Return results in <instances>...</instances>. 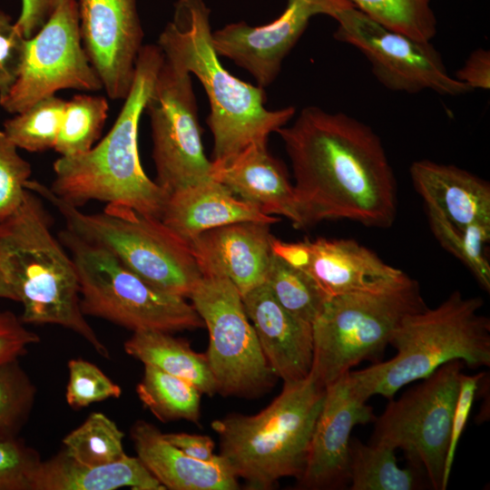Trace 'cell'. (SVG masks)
<instances>
[{
    "label": "cell",
    "instance_id": "1",
    "mask_svg": "<svg viewBox=\"0 0 490 490\" xmlns=\"http://www.w3.org/2000/svg\"><path fill=\"white\" fill-rule=\"evenodd\" d=\"M276 132L291 162L301 229L328 220L392 226L396 179L371 127L344 113L311 105Z\"/></svg>",
    "mask_w": 490,
    "mask_h": 490
},
{
    "label": "cell",
    "instance_id": "2",
    "mask_svg": "<svg viewBox=\"0 0 490 490\" xmlns=\"http://www.w3.org/2000/svg\"><path fill=\"white\" fill-rule=\"evenodd\" d=\"M212 32L211 10L203 0H178L157 45L168 63L201 82L211 108L207 124L213 137L212 168H220L249 146L268 143L270 133L293 118L295 108L268 110L263 87L240 80L222 66Z\"/></svg>",
    "mask_w": 490,
    "mask_h": 490
},
{
    "label": "cell",
    "instance_id": "3",
    "mask_svg": "<svg viewBox=\"0 0 490 490\" xmlns=\"http://www.w3.org/2000/svg\"><path fill=\"white\" fill-rule=\"evenodd\" d=\"M163 54L157 44L139 54L132 85L106 136L88 152L53 165L49 187L60 199L80 207L90 201L126 207L161 220L169 193L144 172L138 152V129Z\"/></svg>",
    "mask_w": 490,
    "mask_h": 490
},
{
    "label": "cell",
    "instance_id": "4",
    "mask_svg": "<svg viewBox=\"0 0 490 490\" xmlns=\"http://www.w3.org/2000/svg\"><path fill=\"white\" fill-rule=\"evenodd\" d=\"M0 257L16 301L22 304L20 318L24 324L70 329L101 357L110 358L109 349L82 311L74 262L52 234L50 217L39 196L29 190L17 211L5 221Z\"/></svg>",
    "mask_w": 490,
    "mask_h": 490
},
{
    "label": "cell",
    "instance_id": "5",
    "mask_svg": "<svg viewBox=\"0 0 490 490\" xmlns=\"http://www.w3.org/2000/svg\"><path fill=\"white\" fill-rule=\"evenodd\" d=\"M479 297L458 290L434 309L407 315L395 329L389 345L397 354L348 376L360 396L392 399L404 386L424 379L455 359L470 368L490 365V320L480 313Z\"/></svg>",
    "mask_w": 490,
    "mask_h": 490
},
{
    "label": "cell",
    "instance_id": "6",
    "mask_svg": "<svg viewBox=\"0 0 490 490\" xmlns=\"http://www.w3.org/2000/svg\"><path fill=\"white\" fill-rule=\"evenodd\" d=\"M326 387L310 373L284 382L280 393L255 415L230 414L211 423L220 456L251 490L272 488L279 479L301 476Z\"/></svg>",
    "mask_w": 490,
    "mask_h": 490
},
{
    "label": "cell",
    "instance_id": "7",
    "mask_svg": "<svg viewBox=\"0 0 490 490\" xmlns=\"http://www.w3.org/2000/svg\"><path fill=\"white\" fill-rule=\"evenodd\" d=\"M25 187L58 211L67 230L105 248L152 286L189 299L202 278L190 244L160 219L113 204L85 213L37 181L29 180Z\"/></svg>",
    "mask_w": 490,
    "mask_h": 490
},
{
    "label": "cell",
    "instance_id": "8",
    "mask_svg": "<svg viewBox=\"0 0 490 490\" xmlns=\"http://www.w3.org/2000/svg\"><path fill=\"white\" fill-rule=\"evenodd\" d=\"M426 308L418 283L408 275L381 291L328 298L312 323L310 373L327 387L361 361L380 362L401 321Z\"/></svg>",
    "mask_w": 490,
    "mask_h": 490
},
{
    "label": "cell",
    "instance_id": "9",
    "mask_svg": "<svg viewBox=\"0 0 490 490\" xmlns=\"http://www.w3.org/2000/svg\"><path fill=\"white\" fill-rule=\"evenodd\" d=\"M78 274L81 309L100 318L138 330L174 332L203 328L204 323L185 298L164 292L127 269L105 248L69 230L59 232Z\"/></svg>",
    "mask_w": 490,
    "mask_h": 490
},
{
    "label": "cell",
    "instance_id": "10",
    "mask_svg": "<svg viewBox=\"0 0 490 490\" xmlns=\"http://www.w3.org/2000/svg\"><path fill=\"white\" fill-rule=\"evenodd\" d=\"M465 366L459 359L447 362L398 399H390L375 418L369 440L401 449L410 466L424 471L436 490H442L452 417Z\"/></svg>",
    "mask_w": 490,
    "mask_h": 490
},
{
    "label": "cell",
    "instance_id": "11",
    "mask_svg": "<svg viewBox=\"0 0 490 490\" xmlns=\"http://www.w3.org/2000/svg\"><path fill=\"white\" fill-rule=\"evenodd\" d=\"M189 299L209 331L206 357L217 394L255 398L270 391L278 377L235 286L226 278L202 277Z\"/></svg>",
    "mask_w": 490,
    "mask_h": 490
},
{
    "label": "cell",
    "instance_id": "12",
    "mask_svg": "<svg viewBox=\"0 0 490 490\" xmlns=\"http://www.w3.org/2000/svg\"><path fill=\"white\" fill-rule=\"evenodd\" d=\"M157 184L169 194L211 177L204 153L191 75L164 57L145 103Z\"/></svg>",
    "mask_w": 490,
    "mask_h": 490
},
{
    "label": "cell",
    "instance_id": "13",
    "mask_svg": "<svg viewBox=\"0 0 490 490\" xmlns=\"http://www.w3.org/2000/svg\"><path fill=\"white\" fill-rule=\"evenodd\" d=\"M332 18L338 23L334 37L358 48L369 61L375 77L387 89L409 93L432 90L454 96L472 91L450 76L430 42L391 30L352 4Z\"/></svg>",
    "mask_w": 490,
    "mask_h": 490
},
{
    "label": "cell",
    "instance_id": "14",
    "mask_svg": "<svg viewBox=\"0 0 490 490\" xmlns=\"http://www.w3.org/2000/svg\"><path fill=\"white\" fill-rule=\"evenodd\" d=\"M63 89L99 91L102 82L83 49L76 0H66L30 39L20 73L0 105L16 114Z\"/></svg>",
    "mask_w": 490,
    "mask_h": 490
},
{
    "label": "cell",
    "instance_id": "15",
    "mask_svg": "<svg viewBox=\"0 0 490 490\" xmlns=\"http://www.w3.org/2000/svg\"><path fill=\"white\" fill-rule=\"evenodd\" d=\"M350 4L348 0H287L283 13L272 22L260 26L229 24L212 32V44L219 56L248 71L264 88L276 79L284 58L313 16L333 17Z\"/></svg>",
    "mask_w": 490,
    "mask_h": 490
},
{
    "label": "cell",
    "instance_id": "16",
    "mask_svg": "<svg viewBox=\"0 0 490 490\" xmlns=\"http://www.w3.org/2000/svg\"><path fill=\"white\" fill-rule=\"evenodd\" d=\"M76 1L86 55L107 95L124 100L143 46L137 0Z\"/></svg>",
    "mask_w": 490,
    "mask_h": 490
},
{
    "label": "cell",
    "instance_id": "17",
    "mask_svg": "<svg viewBox=\"0 0 490 490\" xmlns=\"http://www.w3.org/2000/svg\"><path fill=\"white\" fill-rule=\"evenodd\" d=\"M272 251L306 272L328 298L361 291H381L407 274L348 239L317 238L285 242L272 238Z\"/></svg>",
    "mask_w": 490,
    "mask_h": 490
},
{
    "label": "cell",
    "instance_id": "18",
    "mask_svg": "<svg viewBox=\"0 0 490 490\" xmlns=\"http://www.w3.org/2000/svg\"><path fill=\"white\" fill-rule=\"evenodd\" d=\"M376 418L351 382L348 372L326 387L324 403L298 479L300 489L336 490L349 485V441L357 425Z\"/></svg>",
    "mask_w": 490,
    "mask_h": 490
},
{
    "label": "cell",
    "instance_id": "19",
    "mask_svg": "<svg viewBox=\"0 0 490 490\" xmlns=\"http://www.w3.org/2000/svg\"><path fill=\"white\" fill-rule=\"evenodd\" d=\"M272 238L270 224L240 221L207 230L190 246L202 277L226 278L242 297L264 283Z\"/></svg>",
    "mask_w": 490,
    "mask_h": 490
},
{
    "label": "cell",
    "instance_id": "20",
    "mask_svg": "<svg viewBox=\"0 0 490 490\" xmlns=\"http://www.w3.org/2000/svg\"><path fill=\"white\" fill-rule=\"evenodd\" d=\"M242 301L276 377L283 382L306 378L313 364L312 324L281 307L264 283L242 296Z\"/></svg>",
    "mask_w": 490,
    "mask_h": 490
},
{
    "label": "cell",
    "instance_id": "21",
    "mask_svg": "<svg viewBox=\"0 0 490 490\" xmlns=\"http://www.w3.org/2000/svg\"><path fill=\"white\" fill-rule=\"evenodd\" d=\"M161 220L190 244L201 232L216 227L240 221L271 225L280 219L262 213L209 177L170 193Z\"/></svg>",
    "mask_w": 490,
    "mask_h": 490
},
{
    "label": "cell",
    "instance_id": "22",
    "mask_svg": "<svg viewBox=\"0 0 490 490\" xmlns=\"http://www.w3.org/2000/svg\"><path fill=\"white\" fill-rule=\"evenodd\" d=\"M130 436L137 456L165 489L239 488V478L220 455L211 461L191 457L168 442L154 425L145 420L134 422Z\"/></svg>",
    "mask_w": 490,
    "mask_h": 490
},
{
    "label": "cell",
    "instance_id": "23",
    "mask_svg": "<svg viewBox=\"0 0 490 490\" xmlns=\"http://www.w3.org/2000/svg\"><path fill=\"white\" fill-rule=\"evenodd\" d=\"M211 177L262 213L284 216L301 229L293 184L282 162L269 152L268 143L249 146L229 164L213 168Z\"/></svg>",
    "mask_w": 490,
    "mask_h": 490
},
{
    "label": "cell",
    "instance_id": "24",
    "mask_svg": "<svg viewBox=\"0 0 490 490\" xmlns=\"http://www.w3.org/2000/svg\"><path fill=\"white\" fill-rule=\"evenodd\" d=\"M409 172L426 210L458 228L490 222V185L485 180L455 165L429 160L414 162Z\"/></svg>",
    "mask_w": 490,
    "mask_h": 490
},
{
    "label": "cell",
    "instance_id": "25",
    "mask_svg": "<svg viewBox=\"0 0 490 490\" xmlns=\"http://www.w3.org/2000/svg\"><path fill=\"white\" fill-rule=\"evenodd\" d=\"M164 490L165 487L145 467L138 456L101 466L79 463L61 450L54 456L41 461L32 484V490Z\"/></svg>",
    "mask_w": 490,
    "mask_h": 490
},
{
    "label": "cell",
    "instance_id": "26",
    "mask_svg": "<svg viewBox=\"0 0 490 490\" xmlns=\"http://www.w3.org/2000/svg\"><path fill=\"white\" fill-rule=\"evenodd\" d=\"M124 351L143 365L153 366L185 379L201 394L212 397L217 386L206 354L194 351L189 342L160 330H138L124 342Z\"/></svg>",
    "mask_w": 490,
    "mask_h": 490
},
{
    "label": "cell",
    "instance_id": "27",
    "mask_svg": "<svg viewBox=\"0 0 490 490\" xmlns=\"http://www.w3.org/2000/svg\"><path fill=\"white\" fill-rule=\"evenodd\" d=\"M395 449L383 444L349 441L350 490H416L421 487L417 471L397 466Z\"/></svg>",
    "mask_w": 490,
    "mask_h": 490
},
{
    "label": "cell",
    "instance_id": "28",
    "mask_svg": "<svg viewBox=\"0 0 490 490\" xmlns=\"http://www.w3.org/2000/svg\"><path fill=\"white\" fill-rule=\"evenodd\" d=\"M136 393L142 405L162 422L200 420L202 394L185 379L144 365Z\"/></svg>",
    "mask_w": 490,
    "mask_h": 490
},
{
    "label": "cell",
    "instance_id": "29",
    "mask_svg": "<svg viewBox=\"0 0 490 490\" xmlns=\"http://www.w3.org/2000/svg\"><path fill=\"white\" fill-rule=\"evenodd\" d=\"M264 284L281 307L295 317L311 324L328 299L306 272L274 252Z\"/></svg>",
    "mask_w": 490,
    "mask_h": 490
},
{
    "label": "cell",
    "instance_id": "30",
    "mask_svg": "<svg viewBox=\"0 0 490 490\" xmlns=\"http://www.w3.org/2000/svg\"><path fill=\"white\" fill-rule=\"evenodd\" d=\"M108 111L103 96L74 95L66 102L54 150L64 157L88 152L102 133Z\"/></svg>",
    "mask_w": 490,
    "mask_h": 490
},
{
    "label": "cell",
    "instance_id": "31",
    "mask_svg": "<svg viewBox=\"0 0 490 490\" xmlns=\"http://www.w3.org/2000/svg\"><path fill=\"white\" fill-rule=\"evenodd\" d=\"M123 437V432L112 419L101 412H93L64 437L63 450L79 463L106 465L127 456Z\"/></svg>",
    "mask_w": 490,
    "mask_h": 490
},
{
    "label": "cell",
    "instance_id": "32",
    "mask_svg": "<svg viewBox=\"0 0 490 490\" xmlns=\"http://www.w3.org/2000/svg\"><path fill=\"white\" fill-rule=\"evenodd\" d=\"M427 211L430 229L440 245L461 260L481 287L490 290V265L484 247L490 239V222L476 221L458 228L435 211Z\"/></svg>",
    "mask_w": 490,
    "mask_h": 490
},
{
    "label": "cell",
    "instance_id": "33",
    "mask_svg": "<svg viewBox=\"0 0 490 490\" xmlns=\"http://www.w3.org/2000/svg\"><path fill=\"white\" fill-rule=\"evenodd\" d=\"M66 102L45 97L4 122V132L20 149L31 152L54 149Z\"/></svg>",
    "mask_w": 490,
    "mask_h": 490
},
{
    "label": "cell",
    "instance_id": "34",
    "mask_svg": "<svg viewBox=\"0 0 490 490\" xmlns=\"http://www.w3.org/2000/svg\"><path fill=\"white\" fill-rule=\"evenodd\" d=\"M386 27L409 37L430 42L436 34V19L430 0H348Z\"/></svg>",
    "mask_w": 490,
    "mask_h": 490
},
{
    "label": "cell",
    "instance_id": "35",
    "mask_svg": "<svg viewBox=\"0 0 490 490\" xmlns=\"http://www.w3.org/2000/svg\"><path fill=\"white\" fill-rule=\"evenodd\" d=\"M36 387L19 358L0 365V439L17 438L34 407Z\"/></svg>",
    "mask_w": 490,
    "mask_h": 490
},
{
    "label": "cell",
    "instance_id": "36",
    "mask_svg": "<svg viewBox=\"0 0 490 490\" xmlns=\"http://www.w3.org/2000/svg\"><path fill=\"white\" fill-rule=\"evenodd\" d=\"M65 399L74 409L86 407L108 398H118L122 388L97 366L82 358L68 361Z\"/></svg>",
    "mask_w": 490,
    "mask_h": 490
},
{
    "label": "cell",
    "instance_id": "37",
    "mask_svg": "<svg viewBox=\"0 0 490 490\" xmlns=\"http://www.w3.org/2000/svg\"><path fill=\"white\" fill-rule=\"evenodd\" d=\"M17 147L0 131V223L8 220L22 205L30 163L20 156Z\"/></svg>",
    "mask_w": 490,
    "mask_h": 490
},
{
    "label": "cell",
    "instance_id": "38",
    "mask_svg": "<svg viewBox=\"0 0 490 490\" xmlns=\"http://www.w3.org/2000/svg\"><path fill=\"white\" fill-rule=\"evenodd\" d=\"M41 461L37 451L18 437L0 439V490H32Z\"/></svg>",
    "mask_w": 490,
    "mask_h": 490
},
{
    "label": "cell",
    "instance_id": "39",
    "mask_svg": "<svg viewBox=\"0 0 490 490\" xmlns=\"http://www.w3.org/2000/svg\"><path fill=\"white\" fill-rule=\"evenodd\" d=\"M27 39L12 17L0 10V97L15 83L22 68Z\"/></svg>",
    "mask_w": 490,
    "mask_h": 490
},
{
    "label": "cell",
    "instance_id": "40",
    "mask_svg": "<svg viewBox=\"0 0 490 490\" xmlns=\"http://www.w3.org/2000/svg\"><path fill=\"white\" fill-rule=\"evenodd\" d=\"M484 373L468 376L462 374L459 391L454 408L448 449L445 460L442 490L446 489L458 442L466 427L480 380Z\"/></svg>",
    "mask_w": 490,
    "mask_h": 490
},
{
    "label": "cell",
    "instance_id": "41",
    "mask_svg": "<svg viewBox=\"0 0 490 490\" xmlns=\"http://www.w3.org/2000/svg\"><path fill=\"white\" fill-rule=\"evenodd\" d=\"M24 325L12 311L0 310V365L19 358L40 342L38 335Z\"/></svg>",
    "mask_w": 490,
    "mask_h": 490
},
{
    "label": "cell",
    "instance_id": "42",
    "mask_svg": "<svg viewBox=\"0 0 490 490\" xmlns=\"http://www.w3.org/2000/svg\"><path fill=\"white\" fill-rule=\"evenodd\" d=\"M66 0H21L20 15L15 24L22 34L30 39L52 17Z\"/></svg>",
    "mask_w": 490,
    "mask_h": 490
},
{
    "label": "cell",
    "instance_id": "43",
    "mask_svg": "<svg viewBox=\"0 0 490 490\" xmlns=\"http://www.w3.org/2000/svg\"><path fill=\"white\" fill-rule=\"evenodd\" d=\"M454 77L466 84L472 91L475 89L489 90V51L482 48L474 51Z\"/></svg>",
    "mask_w": 490,
    "mask_h": 490
},
{
    "label": "cell",
    "instance_id": "44",
    "mask_svg": "<svg viewBox=\"0 0 490 490\" xmlns=\"http://www.w3.org/2000/svg\"><path fill=\"white\" fill-rule=\"evenodd\" d=\"M163 437L187 456L201 461H211L216 455L213 453L214 442L205 435L189 433H166Z\"/></svg>",
    "mask_w": 490,
    "mask_h": 490
},
{
    "label": "cell",
    "instance_id": "45",
    "mask_svg": "<svg viewBox=\"0 0 490 490\" xmlns=\"http://www.w3.org/2000/svg\"><path fill=\"white\" fill-rule=\"evenodd\" d=\"M4 228H5V222L0 223V238L4 231ZM0 299H6L16 301L15 293L3 270L1 257H0Z\"/></svg>",
    "mask_w": 490,
    "mask_h": 490
}]
</instances>
